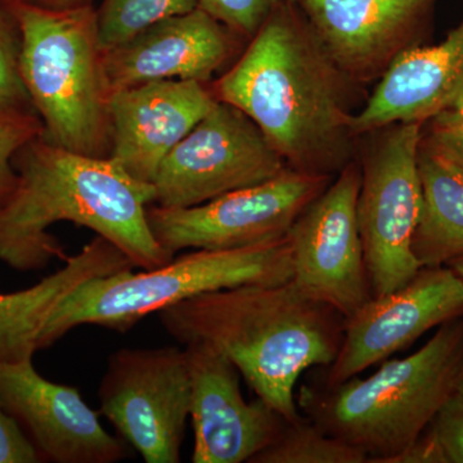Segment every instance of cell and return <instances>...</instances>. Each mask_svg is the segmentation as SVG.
Returning a JSON list of instances; mask_svg holds the SVG:
<instances>
[{
    "mask_svg": "<svg viewBox=\"0 0 463 463\" xmlns=\"http://www.w3.org/2000/svg\"><path fill=\"white\" fill-rule=\"evenodd\" d=\"M291 3L268 17L212 87L258 125L288 167L335 176L352 163L349 80Z\"/></svg>",
    "mask_w": 463,
    "mask_h": 463,
    "instance_id": "obj_1",
    "label": "cell"
},
{
    "mask_svg": "<svg viewBox=\"0 0 463 463\" xmlns=\"http://www.w3.org/2000/svg\"><path fill=\"white\" fill-rule=\"evenodd\" d=\"M17 183L0 206V260L30 272L65 250L50 228L70 222L118 246L136 268L155 269L173 260L152 234L147 207L155 188L137 181L109 157H91L53 145L43 136L14 158Z\"/></svg>",
    "mask_w": 463,
    "mask_h": 463,
    "instance_id": "obj_2",
    "label": "cell"
},
{
    "mask_svg": "<svg viewBox=\"0 0 463 463\" xmlns=\"http://www.w3.org/2000/svg\"><path fill=\"white\" fill-rule=\"evenodd\" d=\"M176 341L205 344L236 365L258 398L288 422L300 419L295 386L339 353L345 317L288 281L207 292L160 310Z\"/></svg>",
    "mask_w": 463,
    "mask_h": 463,
    "instance_id": "obj_3",
    "label": "cell"
},
{
    "mask_svg": "<svg viewBox=\"0 0 463 463\" xmlns=\"http://www.w3.org/2000/svg\"><path fill=\"white\" fill-rule=\"evenodd\" d=\"M462 373L459 317L412 355L383 361L370 377L358 374L332 388L303 386L298 405L323 431L364 453L368 463H392L430 426Z\"/></svg>",
    "mask_w": 463,
    "mask_h": 463,
    "instance_id": "obj_4",
    "label": "cell"
},
{
    "mask_svg": "<svg viewBox=\"0 0 463 463\" xmlns=\"http://www.w3.org/2000/svg\"><path fill=\"white\" fill-rule=\"evenodd\" d=\"M20 33V74L47 141L109 157V88L99 17L91 5L48 9L3 0Z\"/></svg>",
    "mask_w": 463,
    "mask_h": 463,
    "instance_id": "obj_5",
    "label": "cell"
},
{
    "mask_svg": "<svg viewBox=\"0 0 463 463\" xmlns=\"http://www.w3.org/2000/svg\"><path fill=\"white\" fill-rule=\"evenodd\" d=\"M291 279L288 234L245 248L200 249L155 269L134 273L132 268L85 282L58 307L39 346L53 345L79 326L124 334L146 317L207 292Z\"/></svg>",
    "mask_w": 463,
    "mask_h": 463,
    "instance_id": "obj_6",
    "label": "cell"
},
{
    "mask_svg": "<svg viewBox=\"0 0 463 463\" xmlns=\"http://www.w3.org/2000/svg\"><path fill=\"white\" fill-rule=\"evenodd\" d=\"M422 124H397L362 164L356 219L373 298L403 288L421 269L412 240L421 213Z\"/></svg>",
    "mask_w": 463,
    "mask_h": 463,
    "instance_id": "obj_7",
    "label": "cell"
},
{
    "mask_svg": "<svg viewBox=\"0 0 463 463\" xmlns=\"http://www.w3.org/2000/svg\"><path fill=\"white\" fill-rule=\"evenodd\" d=\"M334 176L286 167L269 181L192 207L148 206L152 234L170 255L184 249L245 248L282 239Z\"/></svg>",
    "mask_w": 463,
    "mask_h": 463,
    "instance_id": "obj_8",
    "label": "cell"
},
{
    "mask_svg": "<svg viewBox=\"0 0 463 463\" xmlns=\"http://www.w3.org/2000/svg\"><path fill=\"white\" fill-rule=\"evenodd\" d=\"M103 414L147 463H178L190 417L187 355L176 346L118 350L99 390Z\"/></svg>",
    "mask_w": 463,
    "mask_h": 463,
    "instance_id": "obj_9",
    "label": "cell"
},
{
    "mask_svg": "<svg viewBox=\"0 0 463 463\" xmlns=\"http://www.w3.org/2000/svg\"><path fill=\"white\" fill-rule=\"evenodd\" d=\"M288 167L258 125L218 100L172 149L155 176V203L203 205L230 192L269 181Z\"/></svg>",
    "mask_w": 463,
    "mask_h": 463,
    "instance_id": "obj_10",
    "label": "cell"
},
{
    "mask_svg": "<svg viewBox=\"0 0 463 463\" xmlns=\"http://www.w3.org/2000/svg\"><path fill=\"white\" fill-rule=\"evenodd\" d=\"M361 181V167L352 161L288 232L291 281L345 318L373 298L356 219Z\"/></svg>",
    "mask_w": 463,
    "mask_h": 463,
    "instance_id": "obj_11",
    "label": "cell"
},
{
    "mask_svg": "<svg viewBox=\"0 0 463 463\" xmlns=\"http://www.w3.org/2000/svg\"><path fill=\"white\" fill-rule=\"evenodd\" d=\"M463 317V281L448 265L421 268L403 288L373 298L345 318L325 385H339L410 346L437 326Z\"/></svg>",
    "mask_w": 463,
    "mask_h": 463,
    "instance_id": "obj_12",
    "label": "cell"
},
{
    "mask_svg": "<svg viewBox=\"0 0 463 463\" xmlns=\"http://www.w3.org/2000/svg\"><path fill=\"white\" fill-rule=\"evenodd\" d=\"M191 379L192 462H251L285 428V419L263 399L248 402L241 373L230 359L205 344L184 347Z\"/></svg>",
    "mask_w": 463,
    "mask_h": 463,
    "instance_id": "obj_13",
    "label": "cell"
},
{
    "mask_svg": "<svg viewBox=\"0 0 463 463\" xmlns=\"http://www.w3.org/2000/svg\"><path fill=\"white\" fill-rule=\"evenodd\" d=\"M0 403L23 426L42 459L56 463H115L125 441L109 434L75 386L44 379L33 359L0 364Z\"/></svg>",
    "mask_w": 463,
    "mask_h": 463,
    "instance_id": "obj_14",
    "label": "cell"
},
{
    "mask_svg": "<svg viewBox=\"0 0 463 463\" xmlns=\"http://www.w3.org/2000/svg\"><path fill=\"white\" fill-rule=\"evenodd\" d=\"M216 103L212 85L196 80L152 81L112 91L109 158L137 181L152 184L167 155Z\"/></svg>",
    "mask_w": 463,
    "mask_h": 463,
    "instance_id": "obj_15",
    "label": "cell"
},
{
    "mask_svg": "<svg viewBox=\"0 0 463 463\" xmlns=\"http://www.w3.org/2000/svg\"><path fill=\"white\" fill-rule=\"evenodd\" d=\"M347 80L367 83L410 50L432 0H295Z\"/></svg>",
    "mask_w": 463,
    "mask_h": 463,
    "instance_id": "obj_16",
    "label": "cell"
},
{
    "mask_svg": "<svg viewBox=\"0 0 463 463\" xmlns=\"http://www.w3.org/2000/svg\"><path fill=\"white\" fill-rule=\"evenodd\" d=\"M233 32L197 7L103 51L111 91L152 81L209 83L234 50Z\"/></svg>",
    "mask_w": 463,
    "mask_h": 463,
    "instance_id": "obj_17",
    "label": "cell"
},
{
    "mask_svg": "<svg viewBox=\"0 0 463 463\" xmlns=\"http://www.w3.org/2000/svg\"><path fill=\"white\" fill-rule=\"evenodd\" d=\"M462 105L463 16L443 42L410 48L392 61L364 109L350 118V132L356 137L423 124Z\"/></svg>",
    "mask_w": 463,
    "mask_h": 463,
    "instance_id": "obj_18",
    "label": "cell"
},
{
    "mask_svg": "<svg viewBox=\"0 0 463 463\" xmlns=\"http://www.w3.org/2000/svg\"><path fill=\"white\" fill-rule=\"evenodd\" d=\"M132 268L118 246L96 234L61 269L33 288L0 294V364L33 359L52 316L85 282Z\"/></svg>",
    "mask_w": 463,
    "mask_h": 463,
    "instance_id": "obj_19",
    "label": "cell"
},
{
    "mask_svg": "<svg viewBox=\"0 0 463 463\" xmlns=\"http://www.w3.org/2000/svg\"><path fill=\"white\" fill-rule=\"evenodd\" d=\"M417 164L421 213L413 255L421 268L444 267L463 257V173L422 139Z\"/></svg>",
    "mask_w": 463,
    "mask_h": 463,
    "instance_id": "obj_20",
    "label": "cell"
},
{
    "mask_svg": "<svg viewBox=\"0 0 463 463\" xmlns=\"http://www.w3.org/2000/svg\"><path fill=\"white\" fill-rule=\"evenodd\" d=\"M250 463H368L367 456L309 419L286 423L279 438Z\"/></svg>",
    "mask_w": 463,
    "mask_h": 463,
    "instance_id": "obj_21",
    "label": "cell"
},
{
    "mask_svg": "<svg viewBox=\"0 0 463 463\" xmlns=\"http://www.w3.org/2000/svg\"><path fill=\"white\" fill-rule=\"evenodd\" d=\"M197 7V0H103L97 12L100 45L111 50L158 21Z\"/></svg>",
    "mask_w": 463,
    "mask_h": 463,
    "instance_id": "obj_22",
    "label": "cell"
},
{
    "mask_svg": "<svg viewBox=\"0 0 463 463\" xmlns=\"http://www.w3.org/2000/svg\"><path fill=\"white\" fill-rule=\"evenodd\" d=\"M0 111L35 112L20 74V33L5 3L0 5Z\"/></svg>",
    "mask_w": 463,
    "mask_h": 463,
    "instance_id": "obj_23",
    "label": "cell"
},
{
    "mask_svg": "<svg viewBox=\"0 0 463 463\" xmlns=\"http://www.w3.org/2000/svg\"><path fill=\"white\" fill-rule=\"evenodd\" d=\"M43 133L44 127L35 112L0 111V206L16 187L14 156Z\"/></svg>",
    "mask_w": 463,
    "mask_h": 463,
    "instance_id": "obj_24",
    "label": "cell"
},
{
    "mask_svg": "<svg viewBox=\"0 0 463 463\" xmlns=\"http://www.w3.org/2000/svg\"><path fill=\"white\" fill-rule=\"evenodd\" d=\"M199 7L212 14L231 32L251 39L268 17L283 3L295 0H197Z\"/></svg>",
    "mask_w": 463,
    "mask_h": 463,
    "instance_id": "obj_25",
    "label": "cell"
},
{
    "mask_svg": "<svg viewBox=\"0 0 463 463\" xmlns=\"http://www.w3.org/2000/svg\"><path fill=\"white\" fill-rule=\"evenodd\" d=\"M428 429L446 463H463V392L448 399Z\"/></svg>",
    "mask_w": 463,
    "mask_h": 463,
    "instance_id": "obj_26",
    "label": "cell"
},
{
    "mask_svg": "<svg viewBox=\"0 0 463 463\" xmlns=\"http://www.w3.org/2000/svg\"><path fill=\"white\" fill-rule=\"evenodd\" d=\"M431 129L422 142L463 173V105L431 118Z\"/></svg>",
    "mask_w": 463,
    "mask_h": 463,
    "instance_id": "obj_27",
    "label": "cell"
},
{
    "mask_svg": "<svg viewBox=\"0 0 463 463\" xmlns=\"http://www.w3.org/2000/svg\"><path fill=\"white\" fill-rule=\"evenodd\" d=\"M43 461L23 426L0 403V463Z\"/></svg>",
    "mask_w": 463,
    "mask_h": 463,
    "instance_id": "obj_28",
    "label": "cell"
},
{
    "mask_svg": "<svg viewBox=\"0 0 463 463\" xmlns=\"http://www.w3.org/2000/svg\"><path fill=\"white\" fill-rule=\"evenodd\" d=\"M25 2L48 9H72L91 5V0H25Z\"/></svg>",
    "mask_w": 463,
    "mask_h": 463,
    "instance_id": "obj_29",
    "label": "cell"
},
{
    "mask_svg": "<svg viewBox=\"0 0 463 463\" xmlns=\"http://www.w3.org/2000/svg\"><path fill=\"white\" fill-rule=\"evenodd\" d=\"M448 267L453 270L463 281V257L456 259L452 263L448 264Z\"/></svg>",
    "mask_w": 463,
    "mask_h": 463,
    "instance_id": "obj_30",
    "label": "cell"
},
{
    "mask_svg": "<svg viewBox=\"0 0 463 463\" xmlns=\"http://www.w3.org/2000/svg\"><path fill=\"white\" fill-rule=\"evenodd\" d=\"M457 392H463V373H462V376H461V380H459L458 389H457Z\"/></svg>",
    "mask_w": 463,
    "mask_h": 463,
    "instance_id": "obj_31",
    "label": "cell"
},
{
    "mask_svg": "<svg viewBox=\"0 0 463 463\" xmlns=\"http://www.w3.org/2000/svg\"><path fill=\"white\" fill-rule=\"evenodd\" d=\"M3 0H0V5H2Z\"/></svg>",
    "mask_w": 463,
    "mask_h": 463,
    "instance_id": "obj_32",
    "label": "cell"
}]
</instances>
